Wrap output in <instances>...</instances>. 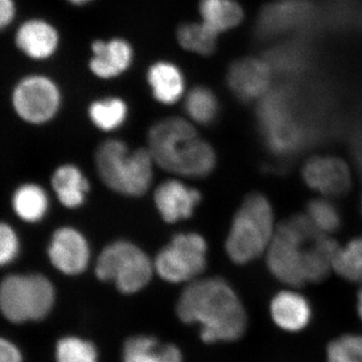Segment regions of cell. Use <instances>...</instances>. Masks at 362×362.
<instances>
[{
    "mask_svg": "<svg viewBox=\"0 0 362 362\" xmlns=\"http://www.w3.org/2000/svg\"><path fill=\"white\" fill-rule=\"evenodd\" d=\"M146 81L152 97L158 103L175 104L185 92V78L180 66L168 59H159L149 66Z\"/></svg>",
    "mask_w": 362,
    "mask_h": 362,
    "instance_id": "obj_17",
    "label": "cell"
},
{
    "mask_svg": "<svg viewBox=\"0 0 362 362\" xmlns=\"http://www.w3.org/2000/svg\"><path fill=\"white\" fill-rule=\"evenodd\" d=\"M270 83V69L258 59H243L233 64L228 74V84L235 97L244 102L263 95Z\"/></svg>",
    "mask_w": 362,
    "mask_h": 362,
    "instance_id": "obj_16",
    "label": "cell"
},
{
    "mask_svg": "<svg viewBox=\"0 0 362 362\" xmlns=\"http://www.w3.org/2000/svg\"><path fill=\"white\" fill-rule=\"evenodd\" d=\"M49 261L66 275H78L87 268L90 247L87 240L76 228L64 226L52 235L49 250Z\"/></svg>",
    "mask_w": 362,
    "mask_h": 362,
    "instance_id": "obj_11",
    "label": "cell"
},
{
    "mask_svg": "<svg viewBox=\"0 0 362 362\" xmlns=\"http://www.w3.org/2000/svg\"><path fill=\"white\" fill-rule=\"evenodd\" d=\"M0 362H21L20 350L4 338L0 342Z\"/></svg>",
    "mask_w": 362,
    "mask_h": 362,
    "instance_id": "obj_33",
    "label": "cell"
},
{
    "mask_svg": "<svg viewBox=\"0 0 362 362\" xmlns=\"http://www.w3.org/2000/svg\"><path fill=\"white\" fill-rule=\"evenodd\" d=\"M270 310L276 325L289 332L304 329L310 322V305L305 297L296 292L279 293L272 300Z\"/></svg>",
    "mask_w": 362,
    "mask_h": 362,
    "instance_id": "obj_18",
    "label": "cell"
},
{
    "mask_svg": "<svg viewBox=\"0 0 362 362\" xmlns=\"http://www.w3.org/2000/svg\"><path fill=\"white\" fill-rule=\"evenodd\" d=\"M154 265L139 247L128 240L108 245L97 259L96 276L105 282L113 281L124 294L142 290L151 280Z\"/></svg>",
    "mask_w": 362,
    "mask_h": 362,
    "instance_id": "obj_8",
    "label": "cell"
},
{
    "mask_svg": "<svg viewBox=\"0 0 362 362\" xmlns=\"http://www.w3.org/2000/svg\"><path fill=\"white\" fill-rule=\"evenodd\" d=\"M88 114L98 129L107 132L123 125L127 119L128 106L122 98L107 97L90 103Z\"/></svg>",
    "mask_w": 362,
    "mask_h": 362,
    "instance_id": "obj_25",
    "label": "cell"
},
{
    "mask_svg": "<svg viewBox=\"0 0 362 362\" xmlns=\"http://www.w3.org/2000/svg\"><path fill=\"white\" fill-rule=\"evenodd\" d=\"M20 252V240L13 228L7 223L0 226V263L11 264Z\"/></svg>",
    "mask_w": 362,
    "mask_h": 362,
    "instance_id": "obj_31",
    "label": "cell"
},
{
    "mask_svg": "<svg viewBox=\"0 0 362 362\" xmlns=\"http://www.w3.org/2000/svg\"><path fill=\"white\" fill-rule=\"evenodd\" d=\"M303 177L309 187L327 195L345 194L350 187V173L345 162L334 157H315L307 162Z\"/></svg>",
    "mask_w": 362,
    "mask_h": 362,
    "instance_id": "obj_15",
    "label": "cell"
},
{
    "mask_svg": "<svg viewBox=\"0 0 362 362\" xmlns=\"http://www.w3.org/2000/svg\"><path fill=\"white\" fill-rule=\"evenodd\" d=\"M218 35L202 21L187 23L178 26L176 40L185 51L199 56H209L216 49Z\"/></svg>",
    "mask_w": 362,
    "mask_h": 362,
    "instance_id": "obj_24",
    "label": "cell"
},
{
    "mask_svg": "<svg viewBox=\"0 0 362 362\" xmlns=\"http://www.w3.org/2000/svg\"><path fill=\"white\" fill-rule=\"evenodd\" d=\"M207 245L199 233H177L156 256L154 270L166 282H187L206 267Z\"/></svg>",
    "mask_w": 362,
    "mask_h": 362,
    "instance_id": "obj_9",
    "label": "cell"
},
{
    "mask_svg": "<svg viewBox=\"0 0 362 362\" xmlns=\"http://www.w3.org/2000/svg\"><path fill=\"white\" fill-rule=\"evenodd\" d=\"M177 315L185 323H197L204 342L235 341L247 327V315L240 298L221 278L195 281L183 290Z\"/></svg>",
    "mask_w": 362,
    "mask_h": 362,
    "instance_id": "obj_1",
    "label": "cell"
},
{
    "mask_svg": "<svg viewBox=\"0 0 362 362\" xmlns=\"http://www.w3.org/2000/svg\"><path fill=\"white\" fill-rule=\"evenodd\" d=\"M54 302V286L40 274L9 275L2 281L0 306L11 322L40 320L49 314Z\"/></svg>",
    "mask_w": 362,
    "mask_h": 362,
    "instance_id": "obj_7",
    "label": "cell"
},
{
    "mask_svg": "<svg viewBox=\"0 0 362 362\" xmlns=\"http://www.w3.org/2000/svg\"><path fill=\"white\" fill-rule=\"evenodd\" d=\"M307 211L312 223L323 232H334L341 225V218L337 207L329 202L314 199L309 202Z\"/></svg>",
    "mask_w": 362,
    "mask_h": 362,
    "instance_id": "obj_30",
    "label": "cell"
},
{
    "mask_svg": "<svg viewBox=\"0 0 362 362\" xmlns=\"http://www.w3.org/2000/svg\"><path fill=\"white\" fill-rule=\"evenodd\" d=\"M357 310H358V315L361 317L362 321V288L358 293V303H357Z\"/></svg>",
    "mask_w": 362,
    "mask_h": 362,
    "instance_id": "obj_36",
    "label": "cell"
},
{
    "mask_svg": "<svg viewBox=\"0 0 362 362\" xmlns=\"http://www.w3.org/2000/svg\"><path fill=\"white\" fill-rule=\"evenodd\" d=\"M124 362H182L180 349L175 345L159 344L154 337H137L125 343Z\"/></svg>",
    "mask_w": 362,
    "mask_h": 362,
    "instance_id": "obj_20",
    "label": "cell"
},
{
    "mask_svg": "<svg viewBox=\"0 0 362 362\" xmlns=\"http://www.w3.org/2000/svg\"><path fill=\"white\" fill-rule=\"evenodd\" d=\"M11 103L21 120L40 125L51 121L58 113L62 104L61 90L49 76L32 74L14 86Z\"/></svg>",
    "mask_w": 362,
    "mask_h": 362,
    "instance_id": "obj_10",
    "label": "cell"
},
{
    "mask_svg": "<svg viewBox=\"0 0 362 362\" xmlns=\"http://www.w3.org/2000/svg\"><path fill=\"white\" fill-rule=\"evenodd\" d=\"M333 268L346 280L362 281V235L349 242L344 249L338 250Z\"/></svg>",
    "mask_w": 362,
    "mask_h": 362,
    "instance_id": "obj_27",
    "label": "cell"
},
{
    "mask_svg": "<svg viewBox=\"0 0 362 362\" xmlns=\"http://www.w3.org/2000/svg\"><path fill=\"white\" fill-rule=\"evenodd\" d=\"M354 153L356 157L357 165L361 169L362 175V130L356 133L354 139Z\"/></svg>",
    "mask_w": 362,
    "mask_h": 362,
    "instance_id": "obj_34",
    "label": "cell"
},
{
    "mask_svg": "<svg viewBox=\"0 0 362 362\" xmlns=\"http://www.w3.org/2000/svg\"><path fill=\"white\" fill-rule=\"evenodd\" d=\"M258 119L267 147L279 156L296 154L322 134L316 125L295 116L291 95L286 90H276L264 99Z\"/></svg>",
    "mask_w": 362,
    "mask_h": 362,
    "instance_id": "obj_3",
    "label": "cell"
},
{
    "mask_svg": "<svg viewBox=\"0 0 362 362\" xmlns=\"http://www.w3.org/2000/svg\"><path fill=\"white\" fill-rule=\"evenodd\" d=\"M52 187L64 206L77 209L84 204L90 185L77 166L65 164L54 171Z\"/></svg>",
    "mask_w": 362,
    "mask_h": 362,
    "instance_id": "obj_19",
    "label": "cell"
},
{
    "mask_svg": "<svg viewBox=\"0 0 362 362\" xmlns=\"http://www.w3.org/2000/svg\"><path fill=\"white\" fill-rule=\"evenodd\" d=\"M66 1L71 4V6H88L90 2L94 1V0H66Z\"/></svg>",
    "mask_w": 362,
    "mask_h": 362,
    "instance_id": "obj_35",
    "label": "cell"
},
{
    "mask_svg": "<svg viewBox=\"0 0 362 362\" xmlns=\"http://www.w3.org/2000/svg\"><path fill=\"white\" fill-rule=\"evenodd\" d=\"M185 111L194 122L209 125L218 113V102L213 90L206 87H195L185 98Z\"/></svg>",
    "mask_w": 362,
    "mask_h": 362,
    "instance_id": "obj_26",
    "label": "cell"
},
{
    "mask_svg": "<svg viewBox=\"0 0 362 362\" xmlns=\"http://www.w3.org/2000/svg\"><path fill=\"white\" fill-rule=\"evenodd\" d=\"M320 235L309 216H296L279 226L268 254V267L276 278L299 287L306 283L303 245Z\"/></svg>",
    "mask_w": 362,
    "mask_h": 362,
    "instance_id": "obj_6",
    "label": "cell"
},
{
    "mask_svg": "<svg viewBox=\"0 0 362 362\" xmlns=\"http://www.w3.org/2000/svg\"><path fill=\"white\" fill-rule=\"evenodd\" d=\"M201 201L199 190L188 187L176 180L164 181L154 194L157 211L168 223L190 218Z\"/></svg>",
    "mask_w": 362,
    "mask_h": 362,
    "instance_id": "obj_14",
    "label": "cell"
},
{
    "mask_svg": "<svg viewBox=\"0 0 362 362\" xmlns=\"http://www.w3.org/2000/svg\"><path fill=\"white\" fill-rule=\"evenodd\" d=\"M14 44L26 58L47 61L58 52L61 37L58 28L49 21L33 18L18 26L14 35Z\"/></svg>",
    "mask_w": 362,
    "mask_h": 362,
    "instance_id": "obj_13",
    "label": "cell"
},
{
    "mask_svg": "<svg viewBox=\"0 0 362 362\" xmlns=\"http://www.w3.org/2000/svg\"><path fill=\"white\" fill-rule=\"evenodd\" d=\"M16 4L14 0H0V28L6 30L16 20Z\"/></svg>",
    "mask_w": 362,
    "mask_h": 362,
    "instance_id": "obj_32",
    "label": "cell"
},
{
    "mask_svg": "<svg viewBox=\"0 0 362 362\" xmlns=\"http://www.w3.org/2000/svg\"><path fill=\"white\" fill-rule=\"evenodd\" d=\"M202 21L220 33L239 25L243 11L233 0H201L199 6Z\"/></svg>",
    "mask_w": 362,
    "mask_h": 362,
    "instance_id": "obj_23",
    "label": "cell"
},
{
    "mask_svg": "<svg viewBox=\"0 0 362 362\" xmlns=\"http://www.w3.org/2000/svg\"><path fill=\"white\" fill-rule=\"evenodd\" d=\"M58 362H97V351L92 343L78 337H66L57 345Z\"/></svg>",
    "mask_w": 362,
    "mask_h": 362,
    "instance_id": "obj_28",
    "label": "cell"
},
{
    "mask_svg": "<svg viewBox=\"0 0 362 362\" xmlns=\"http://www.w3.org/2000/svg\"><path fill=\"white\" fill-rule=\"evenodd\" d=\"M273 211L264 195H249L233 218L226 249L237 264L258 258L265 250L273 230Z\"/></svg>",
    "mask_w": 362,
    "mask_h": 362,
    "instance_id": "obj_5",
    "label": "cell"
},
{
    "mask_svg": "<svg viewBox=\"0 0 362 362\" xmlns=\"http://www.w3.org/2000/svg\"><path fill=\"white\" fill-rule=\"evenodd\" d=\"M13 207L16 216L26 223L42 221L49 209V199L44 189L33 183H26L16 190Z\"/></svg>",
    "mask_w": 362,
    "mask_h": 362,
    "instance_id": "obj_22",
    "label": "cell"
},
{
    "mask_svg": "<svg viewBox=\"0 0 362 362\" xmlns=\"http://www.w3.org/2000/svg\"><path fill=\"white\" fill-rule=\"evenodd\" d=\"M98 175L111 190L139 197L146 194L153 177V158L148 149L130 151L120 140H107L95 156Z\"/></svg>",
    "mask_w": 362,
    "mask_h": 362,
    "instance_id": "obj_4",
    "label": "cell"
},
{
    "mask_svg": "<svg viewBox=\"0 0 362 362\" xmlns=\"http://www.w3.org/2000/svg\"><path fill=\"white\" fill-rule=\"evenodd\" d=\"M328 362H362V335L347 334L330 343Z\"/></svg>",
    "mask_w": 362,
    "mask_h": 362,
    "instance_id": "obj_29",
    "label": "cell"
},
{
    "mask_svg": "<svg viewBox=\"0 0 362 362\" xmlns=\"http://www.w3.org/2000/svg\"><path fill=\"white\" fill-rule=\"evenodd\" d=\"M310 8L300 2H284L266 9L259 21V32L274 35L295 28L306 21Z\"/></svg>",
    "mask_w": 362,
    "mask_h": 362,
    "instance_id": "obj_21",
    "label": "cell"
},
{
    "mask_svg": "<svg viewBox=\"0 0 362 362\" xmlns=\"http://www.w3.org/2000/svg\"><path fill=\"white\" fill-rule=\"evenodd\" d=\"M89 69L101 80H113L129 70L134 61V49L123 37L95 40L90 44Z\"/></svg>",
    "mask_w": 362,
    "mask_h": 362,
    "instance_id": "obj_12",
    "label": "cell"
},
{
    "mask_svg": "<svg viewBox=\"0 0 362 362\" xmlns=\"http://www.w3.org/2000/svg\"><path fill=\"white\" fill-rule=\"evenodd\" d=\"M147 149L159 168L185 177H204L216 166L213 147L199 137L192 123L180 117L154 124Z\"/></svg>",
    "mask_w": 362,
    "mask_h": 362,
    "instance_id": "obj_2",
    "label": "cell"
}]
</instances>
